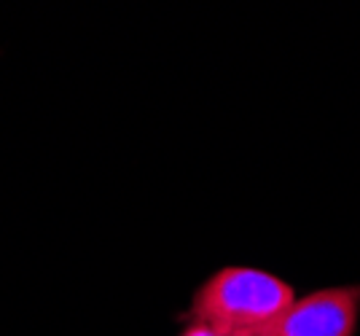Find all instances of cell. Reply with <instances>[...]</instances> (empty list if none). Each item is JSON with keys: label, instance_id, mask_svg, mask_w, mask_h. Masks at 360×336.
I'll use <instances>...</instances> for the list:
<instances>
[{"label": "cell", "instance_id": "obj_1", "mask_svg": "<svg viewBox=\"0 0 360 336\" xmlns=\"http://www.w3.org/2000/svg\"><path fill=\"white\" fill-rule=\"evenodd\" d=\"M293 302L296 288L280 275L226 264L196 285L183 321L207 323L231 336H264Z\"/></svg>", "mask_w": 360, "mask_h": 336}, {"label": "cell", "instance_id": "obj_2", "mask_svg": "<svg viewBox=\"0 0 360 336\" xmlns=\"http://www.w3.org/2000/svg\"><path fill=\"white\" fill-rule=\"evenodd\" d=\"M360 283L317 288L283 312L264 336H358Z\"/></svg>", "mask_w": 360, "mask_h": 336}, {"label": "cell", "instance_id": "obj_3", "mask_svg": "<svg viewBox=\"0 0 360 336\" xmlns=\"http://www.w3.org/2000/svg\"><path fill=\"white\" fill-rule=\"evenodd\" d=\"M178 336H231V334H224V331L212 328V325H207V323L183 321V325H180Z\"/></svg>", "mask_w": 360, "mask_h": 336}]
</instances>
